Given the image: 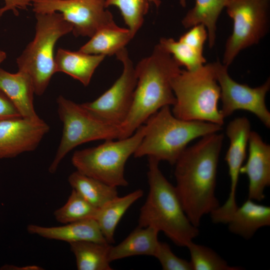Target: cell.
<instances>
[{
    "mask_svg": "<svg viewBox=\"0 0 270 270\" xmlns=\"http://www.w3.org/2000/svg\"><path fill=\"white\" fill-rule=\"evenodd\" d=\"M49 130L50 126L41 118L20 117L0 121V159L34 150Z\"/></svg>",
    "mask_w": 270,
    "mask_h": 270,
    "instance_id": "14",
    "label": "cell"
},
{
    "mask_svg": "<svg viewBox=\"0 0 270 270\" xmlns=\"http://www.w3.org/2000/svg\"><path fill=\"white\" fill-rule=\"evenodd\" d=\"M36 20L34 38L17 58L18 71L31 78L37 96L45 92L56 72L54 50L62 36L72 32V26L58 12L35 13Z\"/></svg>",
    "mask_w": 270,
    "mask_h": 270,
    "instance_id": "6",
    "label": "cell"
},
{
    "mask_svg": "<svg viewBox=\"0 0 270 270\" xmlns=\"http://www.w3.org/2000/svg\"><path fill=\"white\" fill-rule=\"evenodd\" d=\"M230 0H196L194 6L189 10L182 20L186 28L202 24L206 28L209 46L216 42V22L222 10Z\"/></svg>",
    "mask_w": 270,
    "mask_h": 270,
    "instance_id": "23",
    "label": "cell"
},
{
    "mask_svg": "<svg viewBox=\"0 0 270 270\" xmlns=\"http://www.w3.org/2000/svg\"><path fill=\"white\" fill-rule=\"evenodd\" d=\"M145 130L143 124L128 138L105 140L98 146L77 150L72 156V164L77 171L108 184L126 186L125 164L139 146Z\"/></svg>",
    "mask_w": 270,
    "mask_h": 270,
    "instance_id": "7",
    "label": "cell"
},
{
    "mask_svg": "<svg viewBox=\"0 0 270 270\" xmlns=\"http://www.w3.org/2000/svg\"><path fill=\"white\" fill-rule=\"evenodd\" d=\"M134 37L128 28L116 24L98 31L79 50L91 54L112 56L126 48Z\"/></svg>",
    "mask_w": 270,
    "mask_h": 270,
    "instance_id": "22",
    "label": "cell"
},
{
    "mask_svg": "<svg viewBox=\"0 0 270 270\" xmlns=\"http://www.w3.org/2000/svg\"><path fill=\"white\" fill-rule=\"evenodd\" d=\"M224 138L218 132L202 137L186 147L174 164L176 192L188 218L198 228L204 215L220 206L215 190Z\"/></svg>",
    "mask_w": 270,
    "mask_h": 270,
    "instance_id": "1",
    "label": "cell"
},
{
    "mask_svg": "<svg viewBox=\"0 0 270 270\" xmlns=\"http://www.w3.org/2000/svg\"><path fill=\"white\" fill-rule=\"evenodd\" d=\"M226 224L230 232L248 240L260 228L270 226V207L248 198L238 206Z\"/></svg>",
    "mask_w": 270,
    "mask_h": 270,
    "instance_id": "18",
    "label": "cell"
},
{
    "mask_svg": "<svg viewBox=\"0 0 270 270\" xmlns=\"http://www.w3.org/2000/svg\"><path fill=\"white\" fill-rule=\"evenodd\" d=\"M158 6L159 0H105L107 8L116 7L120 11L128 29L134 36L142 26L144 18L152 4Z\"/></svg>",
    "mask_w": 270,
    "mask_h": 270,
    "instance_id": "27",
    "label": "cell"
},
{
    "mask_svg": "<svg viewBox=\"0 0 270 270\" xmlns=\"http://www.w3.org/2000/svg\"><path fill=\"white\" fill-rule=\"evenodd\" d=\"M172 87L176 98L172 112L176 117L222 126L224 118L218 108L220 90L214 62L194 70H181L172 78Z\"/></svg>",
    "mask_w": 270,
    "mask_h": 270,
    "instance_id": "5",
    "label": "cell"
},
{
    "mask_svg": "<svg viewBox=\"0 0 270 270\" xmlns=\"http://www.w3.org/2000/svg\"><path fill=\"white\" fill-rule=\"evenodd\" d=\"M21 117L15 106L0 89V121Z\"/></svg>",
    "mask_w": 270,
    "mask_h": 270,
    "instance_id": "32",
    "label": "cell"
},
{
    "mask_svg": "<svg viewBox=\"0 0 270 270\" xmlns=\"http://www.w3.org/2000/svg\"><path fill=\"white\" fill-rule=\"evenodd\" d=\"M68 182L72 190L98 208L118 196L117 187L108 184L77 170L68 176Z\"/></svg>",
    "mask_w": 270,
    "mask_h": 270,
    "instance_id": "24",
    "label": "cell"
},
{
    "mask_svg": "<svg viewBox=\"0 0 270 270\" xmlns=\"http://www.w3.org/2000/svg\"><path fill=\"white\" fill-rule=\"evenodd\" d=\"M105 56L60 48L54 58L56 72L65 73L86 86Z\"/></svg>",
    "mask_w": 270,
    "mask_h": 270,
    "instance_id": "19",
    "label": "cell"
},
{
    "mask_svg": "<svg viewBox=\"0 0 270 270\" xmlns=\"http://www.w3.org/2000/svg\"><path fill=\"white\" fill-rule=\"evenodd\" d=\"M160 232L152 226H138L118 244L110 246L108 259L112 261L136 256H154Z\"/></svg>",
    "mask_w": 270,
    "mask_h": 270,
    "instance_id": "20",
    "label": "cell"
},
{
    "mask_svg": "<svg viewBox=\"0 0 270 270\" xmlns=\"http://www.w3.org/2000/svg\"><path fill=\"white\" fill-rule=\"evenodd\" d=\"M226 8L234 23L223 57L222 64L228 66L241 50L257 44L266 34L269 0H230Z\"/></svg>",
    "mask_w": 270,
    "mask_h": 270,
    "instance_id": "9",
    "label": "cell"
},
{
    "mask_svg": "<svg viewBox=\"0 0 270 270\" xmlns=\"http://www.w3.org/2000/svg\"><path fill=\"white\" fill-rule=\"evenodd\" d=\"M164 270H192L190 261L181 258L174 254L166 242H159L154 256Z\"/></svg>",
    "mask_w": 270,
    "mask_h": 270,
    "instance_id": "30",
    "label": "cell"
},
{
    "mask_svg": "<svg viewBox=\"0 0 270 270\" xmlns=\"http://www.w3.org/2000/svg\"><path fill=\"white\" fill-rule=\"evenodd\" d=\"M216 80L220 90L222 106L220 112L224 118L238 110L254 114L267 128H270V112L266 96L270 88L268 78L262 85L252 88L234 81L228 73V66L219 62H214Z\"/></svg>",
    "mask_w": 270,
    "mask_h": 270,
    "instance_id": "12",
    "label": "cell"
},
{
    "mask_svg": "<svg viewBox=\"0 0 270 270\" xmlns=\"http://www.w3.org/2000/svg\"><path fill=\"white\" fill-rule=\"evenodd\" d=\"M189 250L192 270H240V266H231L215 251L205 246L192 241L186 246Z\"/></svg>",
    "mask_w": 270,
    "mask_h": 270,
    "instance_id": "29",
    "label": "cell"
},
{
    "mask_svg": "<svg viewBox=\"0 0 270 270\" xmlns=\"http://www.w3.org/2000/svg\"><path fill=\"white\" fill-rule=\"evenodd\" d=\"M0 270H43L44 268L35 264L25 266H18L13 264H5L0 268Z\"/></svg>",
    "mask_w": 270,
    "mask_h": 270,
    "instance_id": "34",
    "label": "cell"
},
{
    "mask_svg": "<svg viewBox=\"0 0 270 270\" xmlns=\"http://www.w3.org/2000/svg\"><path fill=\"white\" fill-rule=\"evenodd\" d=\"M158 44L170 54L180 66H184L186 70H196L206 62L203 50L179 40H176L172 38H162Z\"/></svg>",
    "mask_w": 270,
    "mask_h": 270,
    "instance_id": "28",
    "label": "cell"
},
{
    "mask_svg": "<svg viewBox=\"0 0 270 270\" xmlns=\"http://www.w3.org/2000/svg\"><path fill=\"white\" fill-rule=\"evenodd\" d=\"M6 52L0 50V64L6 58Z\"/></svg>",
    "mask_w": 270,
    "mask_h": 270,
    "instance_id": "35",
    "label": "cell"
},
{
    "mask_svg": "<svg viewBox=\"0 0 270 270\" xmlns=\"http://www.w3.org/2000/svg\"><path fill=\"white\" fill-rule=\"evenodd\" d=\"M4 5L0 8V18L3 14L9 10L13 12L14 14H18V9L26 10L28 7L32 5L34 0H4Z\"/></svg>",
    "mask_w": 270,
    "mask_h": 270,
    "instance_id": "33",
    "label": "cell"
},
{
    "mask_svg": "<svg viewBox=\"0 0 270 270\" xmlns=\"http://www.w3.org/2000/svg\"><path fill=\"white\" fill-rule=\"evenodd\" d=\"M78 270H112L108 253L111 244L92 241L69 244Z\"/></svg>",
    "mask_w": 270,
    "mask_h": 270,
    "instance_id": "25",
    "label": "cell"
},
{
    "mask_svg": "<svg viewBox=\"0 0 270 270\" xmlns=\"http://www.w3.org/2000/svg\"><path fill=\"white\" fill-rule=\"evenodd\" d=\"M248 145V158L240 174L248 178V198L260 202L264 198L265 190L270 185V146L254 131L250 132Z\"/></svg>",
    "mask_w": 270,
    "mask_h": 270,
    "instance_id": "15",
    "label": "cell"
},
{
    "mask_svg": "<svg viewBox=\"0 0 270 270\" xmlns=\"http://www.w3.org/2000/svg\"><path fill=\"white\" fill-rule=\"evenodd\" d=\"M0 89L12 102L22 118L32 120L40 118L34 108V87L27 74L18 70L12 74L0 68Z\"/></svg>",
    "mask_w": 270,
    "mask_h": 270,
    "instance_id": "17",
    "label": "cell"
},
{
    "mask_svg": "<svg viewBox=\"0 0 270 270\" xmlns=\"http://www.w3.org/2000/svg\"><path fill=\"white\" fill-rule=\"evenodd\" d=\"M98 210L76 190H72L66 202L54 210V216L57 222L66 224L86 220H94Z\"/></svg>",
    "mask_w": 270,
    "mask_h": 270,
    "instance_id": "26",
    "label": "cell"
},
{
    "mask_svg": "<svg viewBox=\"0 0 270 270\" xmlns=\"http://www.w3.org/2000/svg\"><path fill=\"white\" fill-rule=\"evenodd\" d=\"M115 55L123 66L120 76L98 98L81 104L102 120L120 126L130 110L137 78L126 48H124Z\"/></svg>",
    "mask_w": 270,
    "mask_h": 270,
    "instance_id": "10",
    "label": "cell"
},
{
    "mask_svg": "<svg viewBox=\"0 0 270 270\" xmlns=\"http://www.w3.org/2000/svg\"><path fill=\"white\" fill-rule=\"evenodd\" d=\"M56 103L63 130L55 156L48 168L50 173H55L66 155L78 146L92 140L120 139V126L102 120L81 104L62 96H58Z\"/></svg>",
    "mask_w": 270,
    "mask_h": 270,
    "instance_id": "8",
    "label": "cell"
},
{
    "mask_svg": "<svg viewBox=\"0 0 270 270\" xmlns=\"http://www.w3.org/2000/svg\"><path fill=\"white\" fill-rule=\"evenodd\" d=\"M145 123V133L133 154L134 158L148 156L172 165L190 142L222 130V126L215 124L178 118L172 114L170 106L160 109Z\"/></svg>",
    "mask_w": 270,
    "mask_h": 270,
    "instance_id": "4",
    "label": "cell"
},
{
    "mask_svg": "<svg viewBox=\"0 0 270 270\" xmlns=\"http://www.w3.org/2000/svg\"><path fill=\"white\" fill-rule=\"evenodd\" d=\"M26 230L31 234L68 244L81 241L108 243L96 222L94 219L63 224L62 226H44L29 224L27 226Z\"/></svg>",
    "mask_w": 270,
    "mask_h": 270,
    "instance_id": "16",
    "label": "cell"
},
{
    "mask_svg": "<svg viewBox=\"0 0 270 270\" xmlns=\"http://www.w3.org/2000/svg\"><path fill=\"white\" fill-rule=\"evenodd\" d=\"M35 13H60L72 26L76 36L91 38L100 29L116 24L105 0H34Z\"/></svg>",
    "mask_w": 270,
    "mask_h": 270,
    "instance_id": "11",
    "label": "cell"
},
{
    "mask_svg": "<svg viewBox=\"0 0 270 270\" xmlns=\"http://www.w3.org/2000/svg\"><path fill=\"white\" fill-rule=\"evenodd\" d=\"M143 194V190L138 189L124 196H118L98 208L94 220L109 244L114 242L116 229L122 216Z\"/></svg>",
    "mask_w": 270,
    "mask_h": 270,
    "instance_id": "21",
    "label": "cell"
},
{
    "mask_svg": "<svg viewBox=\"0 0 270 270\" xmlns=\"http://www.w3.org/2000/svg\"><path fill=\"white\" fill-rule=\"evenodd\" d=\"M148 160L149 191L140 209L138 226L154 227L175 244L186 247L198 235V228L188 218L175 186L162 172L159 162L152 158Z\"/></svg>",
    "mask_w": 270,
    "mask_h": 270,
    "instance_id": "3",
    "label": "cell"
},
{
    "mask_svg": "<svg viewBox=\"0 0 270 270\" xmlns=\"http://www.w3.org/2000/svg\"><path fill=\"white\" fill-rule=\"evenodd\" d=\"M179 2L182 6L185 7L186 6V0H179Z\"/></svg>",
    "mask_w": 270,
    "mask_h": 270,
    "instance_id": "36",
    "label": "cell"
},
{
    "mask_svg": "<svg viewBox=\"0 0 270 270\" xmlns=\"http://www.w3.org/2000/svg\"><path fill=\"white\" fill-rule=\"evenodd\" d=\"M208 39L206 27L202 24L195 25L182 34L179 40L194 48L203 50L204 44Z\"/></svg>",
    "mask_w": 270,
    "mask_h": 270,
    "instance_id": "31",
    "label": "cell"
},
{
    "mask_svg": "<svg viewBox=\"0 0 270 270\" xmlns=\"http://www.w3.org/2000/svg\"><path fill=\"white\" fill-rule=\"evenodd\" d=\"M180 66L158 44L150 56L138 62L135 66L137 82L132 102L120 126V139L132 135L162 107L174 104L172 80L181 70Z\"/></svg>",
    "mask_w": 270,
    "mask_h": 270,
    "instance_id": "2",
    "label": "cell"
},
{
    "mask_svg": "<svg viewBox=\"0 0 270 270\" xmlns=\"http://www.w3.org/2000/svg\"><path fill=\"white\" fill-rule=\"evenodd\" d=\"M250 132V122L246 117L235 118L226 127V134L230 144L224 160L228 168L230 191L224 204L220 206L210 214L212 221L214 224H225L238 206L236 202V188L240 168L246 156Z\"/></svg>",
    "mask_w": 270,
    "mask_h": 270,
    "instance_id": "13",
    "label": "cell"
}]
</instances>
